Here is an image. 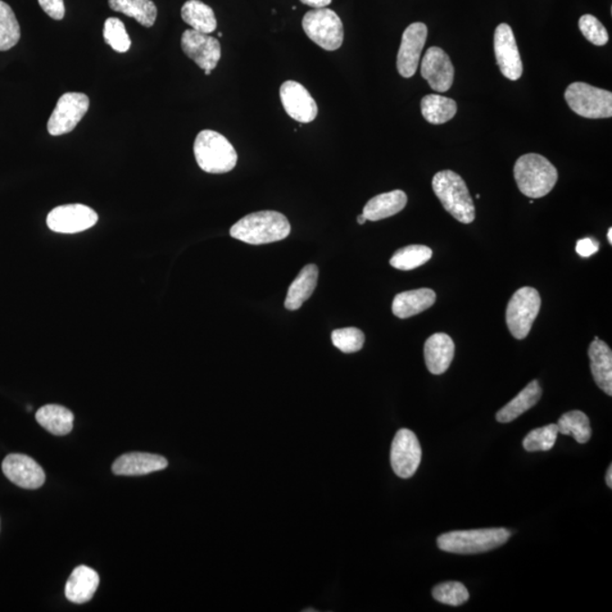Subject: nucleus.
I'll return each instance as SVG.
<instances>
[{"label": "nucleus", "instance_id": "obj_1", "mask_svg": "<svg viewBox=\"0 0 612 612\" xmlns=\"http://www.w3.org/2000/svg\"><path fill=\"white\" fill-rule=\"evenodd\" d=\"M289 234L287 218L277 211L249 213L230 228L231 238L252 245L279 242Z\"/></svg>", "mask_w": 612, "mask_h": 612}, {"label": "nucleus", "instance_id": "obj_2", "mask_svg": "<svg viewBox=\"0 0 612 612\" xmlns=\"http://www.w3.org/2000/svg\"><path fill=\"white\" fill-rule=\"evenodd\" d=\"M514 175L520 192L530 199L546 197L558 180L556 167L538 153L524 154L517 159Z\"/></svg>", "mask_w": 612, "mask_h": 612}, {"label": "nucleus", "instance_id": "obj_3", "mask_svg": "<svg viewBox=\"0 0 612 612\" xmlns=\"http://www.w3.org/2000/svg\"><path fill=\"white\" fill-rule=\"evenodd\" d=\"M432 189L444 210L462 224L475 219V207L464 180L455 171L442 170L435 174Z\"/></svg>", "mask_w": 612, "mask_h": 612}, {"label": "nucleus", "instance_id": "obj_4", "mask_svg": "<svg viewBox=\"0 0 612 612\" xmlns=\"http://www.w3.org/2000/svg\"><path fill=\"white\" fill-rule=\"evenodd\" d=\"M194 156L209 174H225L238 163V152L224 135L211 130L199 131L194 142Z\"/></svg>", "mask_w": 612, "mask_h": 612}, {"label": "nucleus", "instance_id": "obj_5", "mask_svg": "<svg viewBox=\"0 0 612 612\" xmlns=\"http://www.w3.org/2000/svg\"><path fill=\"white\" fill-rule=\"evenodd\" d=\"M510 538L506 529H482L453 530L438 538V547L442 551L457 555H475L501 547Z\"/></svg>", "mask_w": 612, "mask_h": 612}, {"label": "nucleus", "instance_id": "obj_6", "mask_svg": "<svg viewBox=\"0 0 612 612\" xmlns=\"http://www.w3.org/2000/svg\"><path fill=\"white\" fill-rule=\"evenodd\" d=\"M566 102L578 115L598 120L612 116V93L583 82H575L567 88Z\"/></svg>", "mask_w": 612, "mask_h": 612}, {"label": "nucleus", "instance_id": "obj_7", "mask_svg": "<svg viewBox=\"0 0 612 612\" xmlns=\"http://www.w3.org/2000/svg\"><path fill=\"white\" fill-rule=\"evenodd\" d=\"M302 26L313 43L326 52L342 47L344 25L340 17L328 8H316L303 17Z\"/></svg>", "mask_w": 612, "mask_h": 612}, {"label": "nucleus", "instance_id": "obj_8", "mask_svg": "<svg viewBox=\"0 0 612 612\" xmlns=\"http://www.w3.org/2000/svg\"><path fill=\"white\" fill-rule=\"evenodd\" d=\"M541 308V297L533 287H521L508 303L506 321L508 329L516 339L528 337Z\"/></svg>", "mask_w": 612, "mask_h": 612}, {"label": "nucleus", "instance_id": "obj_9", "mask_svg": "<svg viewBox=\"0 0 612 612\" xmlns=\"http://www.w3.org/2000/svg\"><path fill=\"white\" fill-rule=\"evenodd\" d=\"M90 102L88 95L80 92H68L59 98L56 108L48 121L50 135L59 136L71 133L82 118L88 112Z\"/></svg>", "mask_w": 612, "mask_h": 612}, {"label": "nucleus", "instance_id": "obj_10", "mask_svg": "<svg viewBox=\"0 0 612 612\" xmlns=\"http://www.w3.org/2000/svg\"><path fill=\"white\" fill-rule=\"evenodd\" d=\"M98 221L97 212L84 204H66L49 212V229L59 234H76L91 228Z\"/></svg>", "mask_w": 612, "mask_h": 612}, {"label": "nucleus", "instance_id": "obj_11", "mask_svg": "<svg viewBox=\"0 0 612 612\" xmlns=\"http://www.w3.org/2000/svg\"><path fill=\"white\" fill-rule=\"evenodd\" d=\"M422 449L419 440L413 431L399 430L394 435L390 452V461L394 473L402 479H408L419 469Z\"/></svg>", "mask_w": 612, "mask_h": 612}, {"label": "nucleus", "instance_id": "obj_12", "mask_svg": "<svg viewBox=\"0 0 612 612\" xmlns=\"http://www.w3.org/2000/svg\"><path fill=\"white\" fill-rule=\"evenodd\" d=\"M426 38H428V27L424 23H413L403 31L397 54V70L399 74L405 79H410L415 74Z\"/></svg>", "mask_w": 612, "mask_h": 612}, {"label": "nucleus", "instance_id": "obj_13", "mask_svg": "<svg viewBox=\"0 0 612 612\" xmlns=\"http://www.w3.org/2000/svg\"><path fill=\"white\" fill-rule=\"evenodd\" d=\"M181 49L203 71L215 70L220 61L219 41L193 29L186 30L181 35Z\"/></svg>", "mask_w": 612, "mask_h": 612}, {"label": "nucleus", "instance_id": "obj_14", "mask_svg": "<svg viewBox=\"0 0 612 612\" xmlns=\"http://www.w3.org/2000/svg\"><path fill=\"white\" fill-rule=\"evenodd\" d=\"M494 53L502 75L508 80L517 81L523 74L519 47H517L514 32L506 23L498 25L494 32Z\"/></svg>", "mask_w": 612, "mask_h": 612}, {"label": "nucleus", "instance_id": "obj_15", "mask_svg": "<svg viewBox=\"0 0 612 612\" xmlns=\"http://www.w3.org/2000/svg\"><path fill=\"white\" fill-rule=\"evenodd\" d=\"M280 100L289 117L299 122H311L317 116L316 100L301 83L286 81L280 86Z\"/></svg>", "mask_w": 612, "mask_h": 612}, {"label": "nucleus", "instance_id": "obj_16", "mask_svg": "<svg viewBox=\"0 0 612 612\" xmlns=\"http://www.w3.org/2000/svg\"><path fill=\"white\" fill-rule=\"evenodd\" d=\"M421 74L428 81L431 89L435 92H446L452 88L453 82L452 63L444 50L438 47H431L426 50L423 61L421 63Z\"/></svg>", "mask_w": 612, "mask_h": 612}, {"label": "nucleus", "instance_id": "obj_17", "mask_svg": "<svg viewBox=\"0 0 612 612\" xmlns=\"http://www.w3.org/2000/svg\"><path fill=\"white\" fill-rule=\"evenodd\" d=\"M6 478L17 487L34 490L43 487L45 474L41 466L23 453H11L3 461Z\"/></svg>", "mask_w": 612, "mask_h": 612}, {"label": "nucleus", "instance_id": "obj_18", "mask_svg": "<svg viewBox=\"0 0 612 612\" xmlns=\"http://www.w3.org/2000/svg\"><path fill=\"white\" fill-rule=\"evenodd\" d=\"M168 461L165 457L148 452H130L118 457L112 464L116 475H145L165 470Z\"/></svg>", "mask_w": 612, "mask_h": 612}, {"label": "nucleus", "instance_id": "obj_19", "mask_svg": "<svg viewBox=\"0 0 612 612\" xmlns=\"http://www.w3.org/2000/svg\"><path fill=\"white\" fill-rule=\"evenodd\" d=\"M455 356V344L447 334L431 335L424 345L425 364L432 374H442Z\"/></svg>", "mask_w": 612, "mask_h": 612}, {"label": "nucleus", "instance_id": "obj_20", "mask_svg": "<svg viewBox=\"0 0 612 612\" xmlns=\"http://www.w3.org/2000/svg\"><path fill=\"white\" fill-rule=\"evenodd\" d=\"M99 587L97 571L88 566H79L73 570L65 588V596L73 603L82 605L93 597Z\"/></svg>", "mask_w": 612, "mask_h": 612}, {"label": "nucleus", "instance_id": "obj_21", "mask_svg": "<svg viewBox=\"0 0 612 612\" xmlns=\"http://www.w3.org/2000/svg\"><path fill=\"white\" fill-rule=\"evenodd\" d=\"M588 356L591 360V371L598 388L607 394H612V352L605 342L594 339L589 345Z\"/></svg>", "mask_w": 612, "mask_h": 612}, {"label": "nucleus", "instance_id": "obj_22", "mask_svg": "<svg viewBox=\"0 0 612 612\" xmlns=\"http://www.w3.org/2000/svg\"><path fill=\"white\" fill-rule=\"evenodd\" d=\"M435 299H437V295L432 289L408 290V292L396 295L393 298V313L399 319H408V317L428 310L433 306Z\"/></svg>", "mask_w": 612, "mask_h": 612}, {"label": "nucleus", "instance_id": "obj_23", "mask_svg": "<svg viewBox=\"0 0 612 612\" xmlns=\"http://www.w3.org/2000/svg\"><path fill=\"white\" fill-rule=\"evenodd\" d=\"M407 204V195L403 190L394 189L372 198L363 209L366 220L379 221L401 212Z\"/></svg>", "mask_w": 612, "mask_h": 612}, {"label": "nucleus", "instance_id": "obj_24", "mask_svg": "<svg viewBox=\"0 0 612 612\" xmlns=\"http://www.w3.org/2000/svg\"><path fill=\"white\" fill-rule=\"evenodd\" d=\"M319 269L316 265H307L303 267L299 275L289 286L285 307L289 311H296L311 297L316 287Z\"/></svg>", "mask_w": 612, "mask_h": 612}, {"label": "nucleus", "instance_id": "obj_25", "mask_svg": "<svg viewBox=\"0 0 612 612\" xmlns=\"http://www.w3.org/2000/svg\"><path fill=\"white\" fill-rule=\"evenodd\" d=\"M542 396L541 385L537 380L530 381L517 396L497 413L496 419L500 423H510L524 414L529 408L537 405Z\"/></svg>", "mask_w": 612, "mask_h": 612}, {"label": "nucleus", "instance_id": "obj_26", "mask_svg": "<svg viewBox=\"0 0 612 612\" xmlns=\"http://www.w3.org/2000/svg\"><path fill=\"white\" fill-rule=\"evenodd\" d=\"M38 423L50 433L66 435L74 424V415L68 408L61 405H45L36 412Z\"/></svg>", "mask_w": 612, "mask_h": 612}, {"label": "nucleus", "instance_id": "obj_27", "mask_svg": "<svg viewBox=\"0 0 612 612\" xmlns=\"http://www.w3.org/2000/svg\"><path fill=\"white\" fill-rule=\"evenodd\" d=\"M180 13L186 24H189L195 31L209 34L217 29L215 12L210 6L199 2V0H188L181 7Z\"/></svg>", "mask_w": 612, "mask_h": 612}, {"label": "nucleus", "instance_id": "obj_28", "mask_svg": "<svg viewBox=\"0 0 612 612\" xmlns=\"http://www.w3.org/2000/svg\"><path fill=\"white\" fill-rule=\"evenodd\" d=\"M112 11L133 17L141 25L151 27L156 23L158 9L152 0H108Z\"/></svg>", "mask_w": 612, "mask_h": 612}, {"label": "nucleus", "instance_id": "obj_29", "mask_svg": "<svg viewBox=\"0 0 612 612\" xmlns=\"http://www.w3.org/2000/svg\"><path fill=\"white\" fill-rule=\"evenodd\" d=\"M421 112L424 120L430 124H444L457 112V104L452 99L439 94L425 95L421 102Z\"/></svg>", "mask_w": 612, "mask_h": 612}, {"label": "nucleus", "instance_id": "obj_30", "mask_svg": "<svg viewBox=\"0 0 612 612\" xmlns=\"http://www.w3.org/2000/svg\"><path fill=\"white\" fill-rule=\"evenodd\" d=\"M558 432L571 435L578 443H587L591 439L592 430L589 420L585 413L570 411L565 413L558 421Z\"/></svg>", "mask_w": 612, "mask_h": 612}, {"label": "nucleus", "instance_id": "obj_31", "mask_svg": "<svg viewBox=\"0 0 612 612\" xmlns=\"http://www.w3.org/2000/svg\"><path fill=\"white\" fill-rule=\"evenodd\" d=\"M432 257V249L425 245H410L398 249L390 258V265L398 270H414L425 265Z\"/></svg>", "mask_w": 612, "mask_h": 612}, {"label": "nucleus", "instance_id": "obj_32", "mask_svg": "<svg viewBox=\"0 0 612 612\" xmlns=\"http://www.w3.org/2000/svg\"><path fill=\"white\" fill-rule=\"evenodd\" d=\"M21 39V27L8 4L0 0V52L15 47Z\"/></svg>", "mask_w": 612, "mask_h": 612}, {"label": "nucleus", "instance_id": "obj_33", "mask_svg": "<svg viewBox=\"0 0 612 612\" xmlns=\"http://www.w3.org/2000/svg\"><path fill=\"white\" fill-rule=\"evenodd\" d=\"M558 434L559 432H558L557 424L542 426V428L530 431L526 435L523 447L529 452L550 451L555 446Z\"/></svg>", "mask_w": 612, "mask_h": 612}, {"label": "nucleus", "instance_id": "obj_34", "mask_svg": "<svg viewBox=\"0 0 612 612\" xmlns=\"http://www.w3.org/2000/svg\"><path fill=\"white\" fill-rule=\"evenodd\" d=\"M103 38L106 44L117 53L129 52L131 47V38L127 34L124 23L120 18L109 17L104 22Z\"/></svg>", "mask_w": 612, "mask_h": 612}, {"label": "nucleus", "instance_id": "obj_35", "mask_svg": "<svg viewBox=\"0 0 612 612\" xmlns=\"http://www.w3.org/2000/svg\"><path fill=\"white\" fill-rule=\"evenodd\" d=\"M433 597L443 605L458 607L469 600L470 593L460 582H444L433 588Z\"/></svg>", "mask_w": 612, "mask_h": 612}, {"label": "nucleus", "instance_id": "obj_36", "mask_svg": "<svg viewBox=\"0 0 612 612\" xmlns=\"http://www.w3.org/2000/svg\"><path fill=\"white\" fill-rule=\"evenodd\" d=\"M331 340L335 347L343 353H356L361 351L365 342V335L357 328H343L335 330L331 334Z\"/></svg>", "mask_w": 612, "mask_h": 612}, {"label": "nucleus", "instance_id": "obj_37", "mask_svg": "<svg viewBox=\"0 0 612 612\" xmlns=\"http://www.w3.org/2000/svg\"><path fill=\"white\" fill-rule=\"evenodd\" d=\"M578 26L580 32H582L585 38H587L589 43L596 45H605L609 41V34L602 23L597 20L596 16L583 15L579 18Z\"/></svg>", "mask_w": 612, "mask_h": 612}, {"label": "nucleus", "instance_id": "obj_38", "mask_svg": "<svg viewBox=\"0 0 612 612\" xmlns=\"http://www.w3.org/2000/svg\"><path fill=\"white\" fill-rule=\"evenodd\" d=\"M40 7L53 20L61 21L65 16V4L63 0H38Z\"/></svg>", "mask_w": 612, "mask_h": 612}, {"label": "nucleus", "instance_id": "obj_39", "mask_svg": "<svg viewBox=\"0 0 612 612\" xmlns=\"http://www.w3.org/2000/svg\"><path fill=\"white\" fill-rule=\"evenodd\" d=\"M600 245L593 238L579 239L576 244V252L583 257H589L598 251Z\"/></svg>", "mask_w": 612, "mask_h": 612}, {"label": "nucleus", "instance_id": "obj_40", "mask_svg": "<svg viewBox=\"0 0 612 612\" xmlns=\"http://www.w3.org/2000/svg\"><path fill=\"white\" fill-rule=\"evenodd\" d=\"M333 0H301V3L307 5V6L315 8H324L328 6Z\"/></svg>", "mask_w": 612, "mask_h": 612}, {"label": "nucleus", "instance_id": "obj_41", "mask_svg": "<svg viewBox=\"0 0 612 612\" xmlns=\"http://www.w3.org/2000/svg\"><path fill=\"white\" fill-rule=\"evenodd\" d=\"M606 482L607 487L612 488V465H610L609 469H607L606 475Z\"/></svg>", "mask_w": 612, "mask_h": 612}, {"label": "nucleus", "instance_id": "obj_42", "mask_svg": "<svg viewBox=\"0 0 612 612\" xmlns=\"http://www.w3.org/2000/svg\"><path fill=\"white\" fill-rule=\"evenodd\" d=\"M365 221H366V218L364 217V215H363V213H362V215H360V216L357 217V222H358V224H360V225H364V224H365Z\"/></svg>", "mask_w": 612, "mask_h": 612}, {"label": "nucleus", "instance_id": "obj_43", "mask_svg": "<svg viewBox=\"0 0 612 612\" xmlns=\"http://www.w3.org/2000/svg\"><path fill=\"white\" fill-rule=\"evenodd\" d=\"M607 239H609V243L612 244V228H609V230H607Z\"/></svg>", "mask_w": 612, "mask_h": 612}, {"label": "nucleus", "instance_id": "obj_44", "mask_svg": "<svg viewBox=\"0 0 612 612\" xmlns=\"http://www.w3.org/2000/svg\"><path fill=\"white\" fill-rule=\"evenodd\" d=\"M211 72H212V71H209V70L204 71V73H206V75H210V74H211Z\"/></svg>", "mask_w": 612, "mask_h": 612}, {"label": "nucleus", "instance_id": "obj_45", "mask_svg": "<svg viewBox=\"0 0 612 612\" xmlns=\"http://www.w3.org/2000/svg\"><path fill=\"white\" fill-rule=\"evenodd\" d=\"M218 36H219V38H221V36H222L221 32H219V34H218Z\"/></svg>", "mask_w": 612, "mask_h": 612}]
</instances>
